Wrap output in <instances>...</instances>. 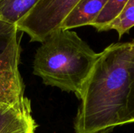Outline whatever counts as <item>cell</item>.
<instances>
[{"label":"cell","mask_w":134,"mask_h":133,"mask_svg":"<svg viewBox=\"0 0 134 133\" xmlns=\"http://www.w3.org/2000/svg\"><path fill=\"white\" fill-rule=\"evenodd\" d=\"M80 0H38L16 24L18 31L28 35L31 42H42L60 27L68 14Z\"/></svg>","instance_id":"cell-3"},{"label":"cell","mask_w":134,"mask_h":133,"mask_svg":"<svg viewBox=\"0 0 134 133\" xmlns=\"http://www.w3.org/2000/svg\"><path fill=\"white\" fill-rule=\"evenodd\" d=\"M133 53V41L111 44L98 53L79 98L75 133H109L126 125Z\"/></svg>","instance_id":"cell-1"},{"label":"cell","mask_w":134,"mask_h":133,"mask_svg":"<svg viewBox=\"0 0 134 133\" xmlns=\"http://www.w3.org/2000/svg\"><path fill=\"white\" fill-rule=\"evenodd\" d=\"M134 27V5H127L122 12L106 28V31H117L119 37L122 38Z\"/></svg>","instance_id":"cell-10"},{"label":"cell","mask_w":134,"mask_h":133,"mask_svg":"<svg viewBox=\"0 0 134 133\" xmlns=\"http://www.w3.org/2000/svg\"><path fill=\"white\" fill-rule=\"evenodd\" d=\"M31 113V101L26 96L15 105L0 106V133H35L37 124Z\"/></svg>","instance_id":"cell-4"},{"label":"cell","mask_w":134,"mask_h":133,"mask_svg":"<svg viewBox=\"0 0 134 133\" xmlns=\"http://www.w3.org/2000/svg\"><path fill=\"white\" fill-rule=\"evenodd\" d=\"M97 56L75 31L59 28L37 49L33 74L45 85L73 92L79 98Z\"/></svg>","instance_id":"cell-2"},{"label":"cell","mask_w":134,"mask_h":133,"mask_svg":"<svg viewBox=\"0 0 134 133\" xmlns=\"http://www.w3.org/2000/svg\"><path fill=\"white\" fill-rule=\"evenodd\" d=\"M4 2H5V0H0V8H1V6L2 5V4H3Z\"/></svg>","instance_id":"cell-13"},{"label":"cell","mask_w":134,"mask_h":133,"mask_svg":"<svg viewBox=\"0 0 134 133\" xmlns=\"http://www.w3.org/2000/svg\"><path fill=\"white\" fill-rule=\"evenodd\" d=\"M129 1L130 0H108L92 26L98 31H105L107 27L116 19L126 8Z\"/></svg>","instance_id":"cell-9"},{"label":"cell","mask_w":134,"mask_h":133,"mask_svg":"<svg viewBox=\"0 0 134 133\" xmlns=\"http://www.w3.org/2000/svg\"><path fill=\"white\" fill-rule=\"evenodd\" d=\"M108 0H80L62 22L60 27L71 30L83 26H92Z\"/></svg>","instance_id":"cell-7"},{"label":"cell","mask_w":134,"mask_h":133,"mask_svg":"<svg viewBox=\"0 0 134 133\" xmlns=\"http://www.w3.org/2000/svg\"><path fill=\"white\" fill-rule=\"evenodd\" d=\"M129 71L130 77V85L126 111V125L134 122V53L130 60Z\"/></svg>","instance_id":"cell-11"},{"label":"cell","mask_w":134,"mask_h":133,"mask_svg":"<svg viewBox=\"0 0 134 133\" xmlns=\"http://www.w3.org/2000/svg\"><path fill=\"white\" fill-rule=\"evenodd\" d=\"M19 66L0 68V106H13L24 99Z\"/></svg>","instance_id":"cell-5"},{"label":"cell","mask_w":134,"mask_h":133,"mask_svg":"<svg viewBox=\"0 0 134 133\" xmlns=\"http://www.w3.org/2000/svg\"><path fill=\"white\" fill-rule=\"evenodd\" d=\"M128 5H134V0H130Z\"/></svg>","instance_id":"cell-12"},{"label":"cell","mask_w":134,"mask_h":133,"mask_svg":"<svg viewBox=\"0 0 134 133\" xmlns=\"http://www.w3.org/2000/svg\"><path fill=\"white\" fill-rule=\"evenodd\" d=\"M38 0H5L0 8V19L16 24Z\"/></svg>","instance_id":"cell-8"},{"label":"cell","mask_w":134,"mask_h":133,"mask_svg":"<svg viewBox=\"0 0 134 133\" xmlns=\"http://www.w3.org/2000/svg\"><path fill=\"white\" fill-rule=\"evenodd\" d=\"M16 24L0 19V68L19 66L20 45Z\"/></svg>","instance_id":"cell-6"}]
</instances>
